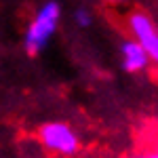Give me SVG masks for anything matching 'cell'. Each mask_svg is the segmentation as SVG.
<instances>
[{
    "mask_svg": "<svg viewBox=\"0 0 158 158\" xmlns=\"http://www.w3.org/2000/svg\"><path fill=\"white\" fill-rule=\"evenodd\" d=\"M61 23V2L59 0H44L38 6L30 23L23 32V49L27 55L36 57L38 53L51 44Z\"/></svg>",
    "mask_w": 158,
    "mask_h": 158,
    "instance_id": "cell-1",
    "label": "cell"
},
{
    "mask_svg": "<svg viewBox=\"0 0 158 158\" xmlns=\"http://www.w3.org/2000/svg\"><path fill=\"white\" fill-rule=\"evenodd\" d=\"M38 141L40 146L44 148L49 154L61 158H72L80 152V135L76 133L70 122L63 120H51L44 122L40 129H38Z\"/></svg>",
    "mask_w": 158,
    "mask_h": 158,
    "instance_id": "cell-2",
    "label": "cell"
},
{
    "mask_svg": "<svg viewBox=\"0 0 158 158\" xmlns=\"http://www.w3.org/2000/svg\"><path fill=\"white\" fill-rule=\"evenodd\" d=\"M127 27L131 32V38L146 51L152 65L158 68V25L146 11L135 9L127 15Z\"/></svg>",
    "mask_w": 158,
    "mask_h": 158,
    "instance_id": "cell-3",
    "label": "cell"
},
{
    "mask_svg": "<svg viewBox=\"0 0 158 158\" xmlns=\"http://www.w3.org/2000/svg\"><path fill=\"white\" fill-rule=\"evenodd\" d=\"M120 65L127 74H143L152 63L148 59L146 51L133 38H124L120 42Z\"/></svg>",
    "mask_w": 158,
    "mask_h": 158,
    "instance_id": "cell-4",
    "label": "cell"
},
{
    "mask_svg": "<svg viewBox=\"0 0 158 158\" xmlns=\"http://www.w3.org/2000/svg\"><path fill=\"white\" fill-rule=\"evenodd\" d=\"M72 19H74V23L78 25L80 30H86L89 25L93 23V13L89 11L86 6H76L72 13Z\"/></svg>",
    "mask_w": 158,
    "mask_h": 158,
    "instance_id": "cell-5",
    "label": "cell"
},
{
    "mask_svg": "<svg viewBox=\"0 0 158 158\" xmlns=\"http://www.w3.org/2000/svg\"><path fill=\"white\" fill-rule=\"evenodd\" d=\"M141 158H158V137L152 141V146L146 150V154H143Z\"/></svg>",
    "mask_w": 158,
    "mask_h": 158,
    "instance_id": "cell-6",
    "label": "cell"
},
{
    "mask_svg": "<svg viewBox=\"0 0 158 158\" xmlns=\"http://www.w3.org/2000/svg\"><path fill=\"white\" fill-rule=\"evenodd\" d=\"M103 2H108V4H122L124 0H103Z\"/></svg>",
    "mask_w": 158,
    "mask_h": 158,
    "instance_id": "cell-7",
    "label": "cell"
},
{
    "mask_svg": "<svg viewBox=\"0 0 158 158\" xmlns=\"http://www.w3.org/2000/svg\"><path fill=\"white\" fill-rule=\"evenodd\" d=\"M124 158H141V156H124Z\"/></svg>",
    "mask_w": 158,
    "mask_h": 158,
    "instance_id": "cell-8",
    "label": "cell"
}]
</instances>
